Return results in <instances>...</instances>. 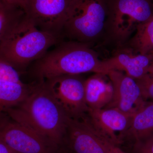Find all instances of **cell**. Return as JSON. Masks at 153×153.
<instances>
[{"label": "cell", "mask_w": 153, "mask_h": 153, "mask_svg": "<svg viewBox=\"0 0 153 153\" xmlns=\"http://www.w3.org/2000/svg\"><path fill=\"white\" fill-rule=\"evenodd\" d=\"M153 137V102L145 101L132 116L128 126L118 135L120 144L133 145Z\"/></svg>", "instance_id": "cell-13"}, {"label": "cell", "mask_w": 153, "mask_h": 153, "mask_svg": "<svg viewBox=\"0 0 153 153\" xmlns=\"http://www.w3.org/2000/svg\"><path fill=\"white\" fill-rule=\"evenodd\" d=\"M26 15L23 7L0 0V43L9 30Z\"/></svg>", "instance_id": "cell-17"}, {"label": "cell", "mask_w": 153, "mask_h": 153, "mask_svg": "<svg viewBox=\"0 0 153 153\" xmlns=\"http://www.w3.org/2000/svg\"><path fill=\"white\" fill-rule=\"evenodd\" d=\"M149 74H153V60L152 63H151L150 65L149 66V68L148 70V73Z\"/></svg>", "instance_id": "cell-24"}, {"label": "cell", "mask_w": 153, "mask_h": 153, "mask_svg": "<svg viewBox=\"0 0 153 153\" xmlns=\"http://www.w3.org/2000/svg\"><path fill=\"white\" fill-rule=\"evenodd\" d=\"M136 80L139 86L144 100H153V74L147 73Z\"/></svg>", "instance_id": "cell-18"}, {"label": "cell", "mask_w": 153, "mask_h": 153, "mask_svg": "<svg viewBox=\"0 0 153 153\" xmlns=\"http://www.w3.org/2000/svg\"><path fill=\"white\" fill-rule=\"evenodd\" d=\"M102 60L107 74L111 70H116L137 79L148 73L153 55L136 54L128 47H124L116 49L112 57Z\"/></svg>", "instance_id": "cell-12"}, {"label": "cell", "mask_w": 153, "mask_h": 153, "mask_svg": "<svg viewBox=\"0 0 153 153\" xmlns=\"http://www.w3.org/2000/svg\"><path fill=\"white\" fill-rule=\"evenodd\" d=\"M124 47H128L136 54L142 55L152 54L153 51V17L138 25L134 35Z\"/></svg>", "instance_id": "cell-16"}, {"label": "cell", "mask_w": 153, "mask_h": 153, "mask_svg": "<svg viewBox=\"0 0 153 153\" xmlns=\"http://www.w3.org/2000/svg\"><path fill=\"white\" fill-rule=\"evenodd\" d=\"M98 134L103 143L106 153H126L120 148L119 146L114 144L113 143L110 141L109 140L107 139L105 137L102 136L99 133Z\"/></svg>", "instance_id": "cell-21"}, {"label": "cell", "mask_w": 153, "mask_h": 153, "mask_svg": "<svg viewBox=\"0 0 153 153\" xmlns=\"http://www.w3.org/2000/svg\"><path fill=\"white\" fill-rule=\"evenodd\" d=\"M151 1H152V3L153 4V0H151Z\"/></svg>", "instance_id": "cell-25"}, {"label": "cell", "mask_w": 153, "mask_h": 153, "mask_svg": "<svg viewBox=\"0 0 153 153\" xmlns=\"http://www.w3.org/2000/svg\"><path fill=\"white\" fill-rule=\"evenodd\" d=\"M133 114L114 108L88 109L87 119L96 131L119 146L118 135L128 126Z\"/></svg>", "instance_id": "cell-11"}, {"label": "cell", "mask_w": 153, "mask_h": 153, "mask_svg": "<svg viewBox=\"0 0 153 153\" xmlns=\"http://www.w3.org/2000/svg\"><path fill=\"white\" fill-rule=\"evenodd\" d=\"M0 138L17 153H60L58 145L14 120L0 123Z\"/></svg>", "instance_id": "cell-7"}, {"label": "cell", "mask_w": 153, "mask_h": 153, "mask_svg": "<svg viewBox=\"0 0 153 153\" xmlns=\"http://www.w3.org/2000/svg\"><path fill=\"white\" fill-rule=\"evenodd\" d=\"M6 112L13 120L51 140L61 147L68 117L57 103L45 80H37L25 100Z\"/></svg>", "instance_id": "cell-1"}, {"label": "cell", "mask_w": 153, "mask_h": 153, "mask_svg": "<svg viewBox=\"0 0 153 153\" xmlns=\"http://www.w3.org/2000/svg\"><path fill=\"white\" fill-rule=\"evenodd\" d=\"M61 147L64 153H106L100 137L88 120L67 118L66 131Z\"/></svg>", "instance_id": "cell-9"}, {"label": "cell", "mask_w": 153, "mask_h": 153, "mask_svg": "<svg viewBox=\"0 0 153 153\" xmlns=\"http://www.w3.org/2000/svg\"><path fill=\"white\" fill-rule=\"evenodd\" d=\"M134 153H153V137L133 145Z\"/></svg>", "instance_id": "cell-20"}, {"label": "cell", "mask_w": 153, "mask_h": 153, "mask_svg": "<svg viewBox=\"0 0 153 153\" xmlns=\"http://www.w3.org/2000/svg\"><path fill=\"white\" fill-rule=\"evenodd\" d=\"M108 0H73L62 35L69 41L93 47L102 43Z\"/></svg>", "instance_id": "cell-4"}, {"label": "cell", "mask_w": 153, "mask_h": 153, "mask_svg": "<svg viewBox=\"0 0 153 153\" xmlns=\"http://www.w3.org/2000/svg\"><path fill=\"white\" fill-rule=\"evenodd\" d=\"M64 38L61 35L39 30L27 16L9 30L0 43V60L18 71L44 56Z\"/></svg>", "instance_id": "cell-3"}, {"label": "cell", "mask_w": 153, "mask_h": 153, "mask_svg": "<svg viewBox=\"0 0 153 153\" xmlns=\"http://www.w3.org/2000/svg\"><path fill=\"white\" fill-rule=\"evenodd\" d=\"M5 1H7L8 2L12 3V4L19 5L23 7L26 11L28 0H5Z\"/></svg>", "instance_id": "cell-23"}, {"label": "cell", "mask_w": 153, "mask_h": 153, "mask_svg": "<svg viewBox=\"0 0 153 153\" xmlns=\"http://www.w3.org/2000/svg\"><path fill=\"white\" fill-rule=\"evenodd\" d=\"M85 93L88 109L105 108L113 96V87L107 74L94 73L85 79Z\"/></svg>", "instance_id": "cell-14"}, {"label": "cell", "mask_w": 153, "mask_h": 153, "mask_svg": "<svg viewBox=\"0 0 153 153\" xmlns=\"http://www.w3.org/2000/svg\"><path fill=\"white\" fill-rule=\"evenodd\" d=\"M72 1L28 0L26 14L39 30L63 36Z\"/></svg>", "instance_id": "cell-8"}, {"label": "cell", "mask_w": 153, "mask_h": 153, "mask_svg": "<svg viewBox=\"0 0 153 153\" xmlns=\"http://www.w3.org/2000/svg\"><path fill=\"white\" fill-rule=\"evenodd\" d=\"M61 153H63V152H61Z\"/></svg>", "instance_id": "cell-27"}, {"label": "cell", "mask_w": 153, "mask_h": 153, "mask_svg": "<svg viewBox=\"0 0 153 153\" xmlns=\"http://www.w3.org/2000/svg\"><path fill=\"white\" fill-rule=\"evenodd\" d=\"M153 17L151 0H108V13L102 44L115 49L124 47L138 25Z\"/></svg>", "instance_id": "cell-5"}, {"label": "cell", "mask_w": 153, "mask_h": 153, "mask_svg": "<svg viewBox=\"0 0 153 153\" xmlns=\"http://www.w3.org/2000/svg\"><path fill=\"white\" fill-rule=\"evenodd\" d=\"M152 54H153V52H152Z\"/></svg>", "instance_id": "cell-26"}, {"label": "cell", "mask_w": 153, "mask_h": 153, "mask_svg": "<svg viewBox=\"0 0 153 153\" xmlns=\"http://www.w3.org/2000/svg\"><path fill=\"white\" fill-rule=\"evenodd\" d=\"M33 84L0 79V113L21 104L31 92Z\"/></svg>", "instance_id": "cell-15"}, {"label": "cell", "mask_w": 153, "mask_h": 153, "mask_svg": "<svg viewBox=\"0 0 153 153\" xmlns=\"http://www.w3.org/2000/svg\"><path fill=\"white\" fill-rule=\"evenodd\" d=\"M0 79L18 83H24L21 79L20 73L9 63L0 60Z\"/></svg>", "instance_id": "cell-19"}, {"label": "cell", "mask_w": 153, "mask_h": 153, "mask_svg": "<svg viewBox=\"0 0 153 153\" xmlns=\"http://www.w3.org/2000/svg\"><path fill=\"white\" fill-rule=\"evenodd\" d=\"M33 64L31 72L37 80L88 72L107 74L103 61L92 47L69 40L61 41Z\"/></svg>", "instance_id": "cell-2"}, {"label": "cell", "mask_w": 153, "mask_h": 153, "mask_svg": "<svg viewBox=\"0 0 153 153\" xmlns=\"http://www.w3.org/2000/svg\"><path fill=\"white\" fill-rule=\"evenodd\" d=\"M0 153H17L13 151L0 138Z\"/></svg>", "instance_id": "cell-22"}, {"label": "cell", "mask_w": 153, "mask_h": 153, "mask_svg": "<svg viewBox=\"0 0 153 153\" xmlns=\"http://www.w3.org/2000/svg\"><path fill=\"white\" fill-rule=\"evenodd\" d=\"M85 79L80 74H66L45 80L50 92L68 117L79 119L87 115Z\"/></svg>", "instance_id": "cell-6"}, {"label": "cell", "mask_w": 153, "mask_h": 153, "mask_svg": "<svg viewBox=\"0 0 153 153\" xmlns=\"http://www.w3.org/2000/svg\"><path fill=\"white\" fill-rule=\"evenodd\" d=\"M107 75L113 87V96L105 108H114L127 113L134 114L145 101L136 79L116 70L110 71Z\"/></svg>", "instance_id": "cell-10"}]
</instances>
